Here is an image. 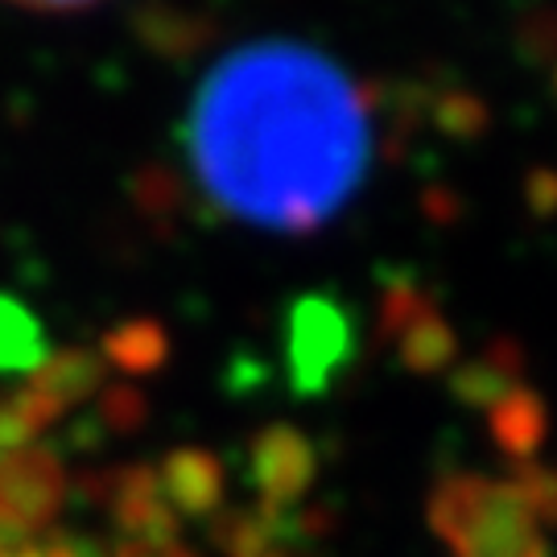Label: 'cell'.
Instances as JSON below:
<instances>
[{
    "label": "cell",
    "mask_w": 557,
    "mask_h": 557,
    "mask_svg": "<svg viewBox=\"0 0 557 557\" xmlns=\"http://www.w3.org/2000/svg\"><path fill=\"white\" fill-rule=\"evenodd\" d=\"M434 103H438L434 116H438V124L450 133V137H475L479 128L487 124L483 103L471 100V96H438Z\"/></svg>",
    "instance_id": "18"
},
{
    "label": "cell",
    "mask_w": 557,
    "mask_h": 557,
    "mask_svg": "<svg viewBox=\"0 0 557 557\" xmlns=\"http://www.w3.org/2000/svg\"><path fill=\"white\" fill-rule=\"evenodd\" d=\"M0 557H9V554H4V549H0Z\"/></svg>",
    "instance_id": "24"
},
{
    "label": "cell",
    "mask_w": 557,
    "mask_h": 557,
    "mask_svg": "<svg viewBox=\"0 0 557 557\" xmlns=\"http://www.w3.org/2000/svg\"><path fill=\"white\" fill-rule=\"evenodd\" d=\"M9 4H25V9H41V13H71V9H87L96 0H9Z\"/></svg>",
    "instance_id": "21"
},
{
    "label": "cell",
    "mask_w": 557,
    "mask_h": 557,
    "mask_svg": "<svg viewBox=\"0 0 557 557\" xmlns=\"http://www.w3.org/2000/svg\"><path fill=\"white\" fill-rule=\"evenodd\" d=\"M108 508L124 541H178L182 533L178 512L170 508L158 471L149 462H128L112 471Z\"/></svg>",
    "instance_id": "6"
},
{
    "label": "cell",
    "mask_w": 557,
    "mask_h": 557,
    "mask_svg": "<svg viewBox=\"0 0 557 557\" xmlns=\"http://www.w3.org/2000/svg\"><path fill=\"white\" fill-rule=\"evenodd\" d=\"M487 430L512 462H537L541 446L549 438V409L533 388H512L508 397L487 409Z\"/></svg>",
    "instance_id": "9"
},
{
    "label": "cell",
    "mask_w": 557,
    "mask_h": 557,
    "mask_svg": "<svg viewBox=\"0 0 557 557\" xmlns=\"http://www.w3.org/2000/svg\"><path fill=\"white\" fill-rule=\"evenodd\" d=\"M50 359L41 322L17 298L0 294V372H38Z\"/></svg>",
    "instance_id": "14"
},
{
    "label": "cell",
    "mask_w": 557,
    "mask_h": 557,
    "mask_svg": "<svg viewBox=\"0 0 557 557\" xmlns=\"http://www.w3.org/2000/svg\"><path fill=\"white\" fill-rule=\"evenodd\" d=\"M66 471L50 446H21L0 455V541H21L62 512Z\"/></svg>",
    "instance_id": "3"
},
{
    "label": "cell",
    "mask_w": 557,
    "mask_h": 557,
    "mask_svg": "<svg viewBox=\"0 0 557 557\" xmlns=\"http://www.w3.org/2000/svg\"><path fill=\"white\" fill-rule=\"evenodd\" d=\"M112 557H195L182 541H120Z\"/></svg>",
    "instance_id": "20"
},
{
    "label": "cell",
    "mask_w": 557,
    "mask_h": 557,
    "mask_svg": "<svg viewBox=\"0 0 557 557\" xmlns=\"http://www.w3.org/2000/svg\"><path fill=\"white\" fill-rule=\"evenodd\" d=\"M269 557H310V554H301V549H277V554H269Z\"/></svg>",
    "instance_id": "23"
},
{
    "label": "cell",
    "mask_w": 557,
    "mask_h": 557,
    "mask_svg": "<svg viewBox=\"0 0 557 557\" xmlns=\"http://www.w3.org/2000/svg\"><path fill=\"white\" fill-rule=\"evenodd\" d=\"M314 479H319V450L298 425L273 421L248 442V483L257 487V508L264 512H294L310 496Z\"/></svg>",
    "instance_id": "4"
},
{
    "label": "cell",
    "mask_w": 557,
    "mask_h": 557,
    "mask_svg": "<svg viewBox=\"0 0 557 557\" xmlns=\"http://www.w3.org/2000/svg\"><path fill=\"white\" fill-rule=\"evenodd\" d=\"M186 149L220 211L252 227L310 232L368 174V91L310 46L252 41L202 79Z\"/></svg>",
    "instance_id": "1"
},
{
    "label": "cell",
    "mask_w": 557,
    "mask_h": 557,
    "mask_svg": "<svg viewBox=\"0 0 557 557\" xmlns=\"http://www.w3.org/2000/svg\"><path fill=\"white\" fill-rule=\"evenodd\" d=\"M455 557H554L549 541L541 533V524L533 520L529 504L520 499V492L504 479H492L487 504L475 517V524L467 529V537L458 541Z\"/></svg>",
    "instance_id": "5"
},
{
    "label": "cell",
    "mask_w": 557,
    "mask_h": 557,
    "mask_svg": "<svg viewBox=\"0 0 557 557\" xmlns=\"http://www.w3.org/2000/svg\"><path fill=\"white\" fill-rule=\"evenodd\" d=\"M397 351H400V363H405L409 372H418V376H438V372H446V368L455 363L458 335H455V326L442 319L438 306L430 301L418 319L397 335Z\"/></svg>",
    "instance_id": "12"
},
{
    "label": "cell",
    "mask_w": 557,
    "mask_h": 557,
    "mask_svg": "<svg viewBox=\"0 0 557 557\" xmlns=\"http://www.w3.org/2000/svg\"><path fill=\"white\" fill-rule=\"evenodd\" d=\"M9 557H41V545H17Z\"/></svg>",
    "instance_id": "22"
},
{
    "label": "cell",
    "mask_w": 557,
    "mask_h": 557,
    "mask_svg": "<svg viewBox=\"0 0 557 557\" xmlns=\"http://www.w3.org/2000/svg\"><path fill=\"white\" fill-rule=\"evenodd\" d=\"M29 425L21 421V413L13 409V400H0V455H13L21 446H29Z\"/></svg>",
    "instance_id": "19"
},
{
    "label": "cell",
    "mask_w": 557,
    "mask_h": 557,
    "mask_svg": "<svg viewBox=\"0 0 557 557\" xmlns=\"http://www.w3.org/2000/svg\"><path fill=\"white\" fill-rule=\"evenodd\" d=\"M520 372H524V351H520L517 338L504 335L479 359L450 372V397L467 409H492L512 388H520Z\"/></svg>",
    "instance_id": "8"
},
{
    "label": "cell",
    "mask_w": 557,
    "mask_h": 557,
    "mask_svg": "<svg viewBox=\"0 0 557 557\" xmlns=\"http://www.w3.org/2000/svg\"><path fill=\"white\" fill-rule=\"evenodd\" d=\"M430 294H421L413 281H397L384 289V301H380V319H376V335L380 343H397V335L418 319L421 310L430 306Z\"/></svg>",
    "instance_id": "16"
},
{
    "label": "cell",
    "mask_w": 557,
    "mask_h": 557,
    "mask_svg": "<svg viewBox=\"0 0 557 557\" xmlns=\"http://www.w3.org/2000/svg\"><path fill=\"white\" fill-rule=\"evenodd\" d=\"M487 492H492V479L487 475H446L430 492V508H425L430 529L455 549L458 541L467 537V529L475 524L479 512H483Z\"/></svg>",
    "instance_id": "10"
},
{
    "label": "cell",
    "mask_w": 557,
    "mask_h": 557,
    "mask_svg": "<svg viewBox=\"0 0 557 557\" xmlns=\"http://www.w3.org/2000/svg\"><path fill=\"white\" fill-rule=\"evenodd\" d=\"M145 418H149V405H145V393L133 384H112L100 393V421L112 434H137Z\"/></svg>",
    "instance_id": "17"
},
{
    "label": "cell",
    "mask_w": 557,
    "mask_h": 557,
    "mask_svg": "<svg viewBox=\"0 0 557 557\" xmlns=\"http://www.w3.org/2000/svg\"><path fill=\"white\" fill-rule=\"evenodd\" d=\"M356 356V322L347 306L326 294H306L294 301L285 322V359L289 388L298 397H322L331 380Z\"/></svg>",
    "instance_id": "2"
},
{
    "label": "cell",
    "mask_w": 557,
    "mask_h": 557,
    "mask_svg": "<svg viewBox=\"0 0 557 557\" xmlns=\"http://www.w3.org/2000/svg\"><path fill=\"white\" fill-rule=\"evenodd\" d=\"M508 483H512L520 492V499L529 504V512H533L537 524L557 529V467L554 462H520Z\"/></svg>",
    "instance_id": "15"
},
{
    "label": "cell",
    "mask_w": 557,
    "mask_h": 557,
    "mask_svg": "<svg viewBox=\"0 0 557 557\" xmlns=\"http://www.w3.org/2000/svg\"><path fill=\"white\" fill-rule=\"evenodd\" d=\"M161 492L170 499V508L178 520H207L223 512V496H227V471H223L220 455L199 450V446H182L161 458Z\"/></svg>",
    "instance_id": "7"
},
{
    "label": "cell",
    "mask_w": 557,
    "mask_h": 557,
    "mask_svg": "<svg viewBox=\"0 0 557 557\" xmlns=\"http://www.w3.org/2000/svg\"><path fill=\"white\" fill-rule=\"evenodd\" d=\"M103 359L128 376H149L170 359V335L153 319L120 322L103 335Z\"/></svg>",
    "instance_id": "13"
},
{
    "label": "cell",
    "mask_w": 557,
    "mask_h": 557,
    "mask_svg": "<svg viewBox=\"0 0 557 557\" xmlns=\"http://www.w3.org/2000/svg\"><path fill=\"white\" fill-rule=\"evenodd\" d=\"M103 376H108V359H100L96 351H83V347H71V351L46 359L29 376V384L59 400L62 409H71L91 393H103Z\"/></svg>",
    "instance_id": "11"
}]
</instances>
